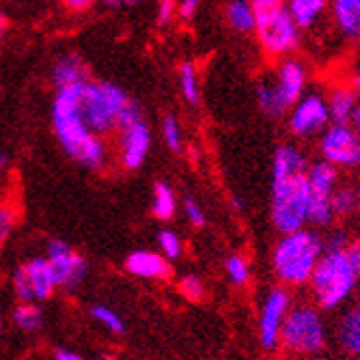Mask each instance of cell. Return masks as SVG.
<instances>
[{
    "mask_svg": "<svg viewBox=\"0 0 360 360\" xmlns=\"http://www.w3.org/2000/svg\"><path fill=\"white\" fill-rule=\"evenodd\" d=\"M285 5L291 13V18L296 20L300 30L313 28L328 9V0H285Z\"/></svg>",
    "mask_w": 360,
    "mask_h": 360,
    "instance_id": "obj_21",
    "label": "cell"
},
{
    "mask_svg": "<svg viewBox=\"0 0 360 360\" xmlns=\"http://www.w3.org/2000/svg\"><path fill=\"white\" fill-rule=\"evenodd\" d=\"M151 149V129L145 121H139L121 129V162L129 171H136L147 160Z\"/></svg>",
    "mask_w": 360,
    "mask_h": 360,
    "instance_id": "obj_14",
    "label": "cell"
},
{
    "mask_svg": "<svg viewBox=\"0 0 360 360\" xmlns=\"http://www.w3.org/2000/svg\"><path fill=\"white\" fill-rule=\"evenodd\" d=\"M224 15L236 32H255V9L250 0H231L224 9Z\"/></svg>",
    "mask_w": 360,
    "mask_h": 360,
    "instance_id": "obj_23",
    "label": "cell"
},
{
    "mask_svg": "<svg viewBox=\"0 0 360 360\" xmlns=\"http://www.w3.org/2000/svg\"><path fill=\"white\" fill-rule=\"evenodd\" d=\"M319 153L335 169L360 167V136L352 125L333 123L319 136Z\"/></svg>",
    "mask_w": 360,
    "mask_h": 360,
    "instance_id": "obj_10",
    "label": "cell"
},
{
    "mask_svg": "<svg viewBox=\"0 0 360 360\" xmlns=\"http://www.w3.org/2000/svg\"><path fill=\"white\" fill-rule=\"evenodd\" d=\"M89 80H91L89 70L78 54H68V56L58 58L52 68V82L56 89H68V86L82 84Z\"/></svg>",
    "mask_w": 360,
    "mask_h": 360,
    "instance_id": "obj_18",
    "label": "cell"
},
{
    "mask_svg": "<svg viewBox=\"0 0 360 360\" xmlns=\"http://www.w3.org/2000/svg\"><path fill=\"white\" fill-rule=\"evenodd\" d=\"M48 261L56 278V287L63 289H78L89 274L86 259L72 250V246L63 240L48 242Z\"/></svg>",
    "mask_w": 360,
    "mask_h": 360,
    "instance_id": "obj_12",
    "label": "cell"
},
{
    "mask_svg": "<svg viewBox=\"0 0 360 360\" xmlns=\"http://www.w3.org/2000/svg\"><path fill=\"white\" fill-rule=\"evenodd\" d=\"M289 304H291L289 291L283 287H276L268 293L264 307H261L259 341L266 349H274L281 343V330H283V323L289 313Z\"/></svg>",
    "mask_w": 360,
    "mask_h": 360,
    "instance_id": "obj_13",
    "label": "cell"
},
{
    "mask_svg": "<svg viewBox=\"0 0 360 360\" xmlns=\"http://www.w3.org/2000/svg\"><path fill=\"white\" fill-rule=\"evenodd\" d=\"M184 212H186V218H188V222H192L196 229H201V226H205L207 224V216H205V212H203V207L196 203L194 199H188L184 201Z\"/></svg>",
    "mask_w": 360,
    "mask_h": 360,
    "instance_id": "obj_36",
    "label": "cell"
},
{
    "mask_svg": "<svg viewBox=\"0 0 360 360\" xmlns=\"http://www.w3.org/2000/svg\"><path fill=\"white\" fill-rule=\"evenodd\" d=\"M177 9V0H160L158 5V22L160 24H169L175 15Z\"/></svg>",
    "mask_w": 360,
    "mask_h": 360,
    "instance_id": "obj_38",
    "label": "cell"
},
{
    "mask_svg": "<svg viewBox=\"0 0 360 360\" xmlns=\"http://www.w3.org/2000/svg\"><path fill=\"white\" fill-rule=\"evenodd\" d=\"M0 335H3V323H0Z\"/></svg>",
    "mask_w": 360,
    "mask_h": 360,
    "instance_id": "obj_50",
    "label": "cell"
},
{
    "mask_svg": "<svg viewBox=\"0 0 360 360\" xmlns=\"http://www.w3.org/2000/svg\"><path fill=\"white\" fill-rule=\"evenodd\" d=\"M345 255L352 261V266L356 268V272L360 274V238H356V240L349 242V246L345 248Z\"/></svg>",
    "mask_w": 360,
    "mask_h": 360,
    "instance_id": "obj_39",
    "label": "cell"
},
{
    "mask_svg": "<svg viewBox=\"0 0 360 360\" xmlns=\"http://www.w3.org/2000/svg\"><path fill=\"white\" fill-rule=\"evenodd\" d=\"M63 3L68 5L70 9H74V11H84V9L91 7L93 0H63Z\"/></svg>",
    "mask_w": 360,
    "mask_h": 360,
    "instance_id": "obj_42",
    "label": "cell"
},
{
    "mask_svg": "<svg viewBox=\"0 0 360 360\" xmlns=\"http://www.w3.org/2000/svg\"><path fill=\"white\" fill-rule=\"evenodd\" d=\"M91 317L100 326H104L106 330H110L112 335H123L125 333V321L121 319V315L117 311H112L110 307H106V304L91 307Z\"/></svg>",
    "mask_w": 360,
    "mask_h": 360,
    "instance_id": "obj_27",
    "label": "cell"
},
{
    "mask_svg": "<svg viewBox=\"0 0 360 360\" xmlns=\"http://www.w3.org/2000/svg\"><path fill=\"white\" fill-rule=\"evenodd\" d=\"M121 3V0H104V5H108V7H117Z\"/></svg>",
    "mask_w": 360,
    "mask_h": 360,
    "instance_id": "obj_45",
    "label": "cell"
},
{
    "mask_svg": "<svg viewBox=\"0 0 360 360\" xmlns=\"http://www.w3.org/2000/svg\"><path fill=\"white\" fill-rule=\"evenodd\" d=\"M13 321L22 333H37L44 323V313L37 304H20L13 311Z\"/></svg>",
    "mask_w": 360,
    "mask_h": 360,
    "instance_id": "obj_26",
    "label": "cell"
},
{
    "mask_svg": "<svg viewBox=\"0 0 360 360\" xmlns=\"http://www.w3.org/2000/svg\"><path fill=\"white\" fill-rule=\"evenodd\" d=\"M158 246L162 250V257L165 259H179L181 257V240L175 231H171V229H165V231L158 233Z\"/></svg>",
    "mask_w": 360,
    "mask_h": 360,
    "instance_id": "obj_31",
    "label": "cell"
},
{
    "mask_svg": "<svg viewBox=\"0 0 360 360\" xmlns=\"http://www.w3.org/2000/svg\"><path fill=\"white\" fill-rule=\"evenodd\" d=\"M307 89V68L296 58H283L272 76L261 78L255 86L257 104L270 117H281L296 106Z\"/></svg>",
    "mask_w": 360,
    "mask_h": 360,
    "instance_id": "obj_4",
    "label": "cell"
},
{
    "mask_svg": "<svg viewBox=\"0 0 360 360\" xmlns=\"http://www.w3.org/2000/svg\"><path fill=\"white\" fill-rule=\"evenodd\" d=\"M255 9V32L268 56L287 58L300 44V28L285 0H250Z\"/></svg>",
    "mask_w": 360,
    "mask_h": 360,
    "instance_id": "obj_3",
    "label": "cell"
},
{
    "mask_svg": "<svg viewBox=\"0 0 360 360\" xmlns=\"http://www.w3.org/2000/svg\"><path fill=\"white\" fill-rule=\"evenodd\" d=\"M15 226V210L11 205H0V246L11 236Z\"/></svg>",
    "mask_w": 360,
    "mask_h": 360,
    "instance_id": "obj_35",
    "label": "cell"
},
{
    "mask_svg": "<svg viewBox=\"0 0 360 360\" xmlns=\"http://www.w3.org/2000/svg\"><path fill=\"white\" fill-rule=\"evenodd\" d=\"M333 18L341 35L347 39L360 37V0H330Z\"/></svg>",
    "mask_w": 360,
    "mask_h": 360,
    "instance_id": "obj_20",
    "label": "cell"
},
{
    "mask_svg": "<svg viewBox=\"0 0 360 360\" xmlns=\"http://www.w3.org/2000/svg\"><path fill=\"white\" fill-rule=\"evenodd\" d=\"M179 86H181V95L184 100L192 106L199 104L201 100V91H199V74H196L194 63L186 60L179 68Z\"/></svg>",
    "mask_w": 360,
    "mask_h": 360,
    "instance_id": "obj_25",
    "label": "cell"
},
{
    "mask_svg": "<svg viewBox=\"0 0 360 360\" xmlns=\"http://www.w3.org/2000/svg\"><path fill=\"white\" fill-rule=\"evenodd\" d=\"M311 188L307 173L272 181V222L278 233L300 231L309 222Z\"/></svg>",
    "mask_w": 360,
    "mask_h": 360,
    "instance_id": "obj_7",
    "label": "cell"
},
{
    "mask_svg": "<svg viewBox=\"0 0 360 360\" xmlns=\"http://www.w3.org/2000/svg\"><path fill=\"white\" fill-rule=\"evenodd\" d=\"M339 345L354 358H360V307L343 313L337 326Z\"/></svg>",
    "mask_w": 360,
    "mask_h": 360,
    "instance_id": "obj_22",
    "label": "cell"
},
{
    "mask_svg": "<svg viewBox=\"0 0 360 360\" xmlns=\"http://www.w3.org/2000/svg\"><path fill=\"white\" fill-rule=\"evenodd\" d=\"M129 97L119 84L106 80H89L82 84L80 112L86 127L95 136L108 134L117 127L119 112L125 108Z\"/></svg>",
    "mask_w": 360,
    "mask_h": 360,
    "instance_id": "obj_6",
    "label": "cell"
},
{
    "mask_svg": "<svg viewBox=\"0 0 360 360\" xmlns=\"http://www.w3.org/2000/svg\"><path fill=\"white\" fill-rule=\"evenodd\" d=\"M54 360H82V356L76 352H70V349H58L54 354Z\"/></svg>",
    "mask_w": 360,
    "mask_h": 360,
    "instance_id": "obj_43",
    "label": "cell"
},
{
    "mask_svg": "<svg viewBox=\"0 0 360 360\" xmlns=\"http://www.w3.org/2000/svg\"><path fill=\"white\" fill-rule=\"evenodd\" d=\"M102 360H117V358H112V356H104Z\"/></svg>",
    "mask_w": 360,
    "mask_h": 360,
    "instance_id": "obj_49",
    "label": "cell"
},
{
    "mask_svg": "<svg viewBox=\"0 0 360 360\" xmlns=\"http://www.w3.org/2000/svg\"><path fill=\"white\" fill-rule=\"evenodd\" d=\"M11 285H13V293L20 300V304H30L35 300V291H32V285H30V278H28L24 266L15 268V272L11 276Z\"/></svg>",
    "mask_w": 360,
    "mask_h": 360,
    "instance_id": "obj_30",
    "label": "cell"
},
{
    "mask_svg": "<svg viewBox=\"0 0 360 360\" xmlns=\"http://www.w3.org/2000/svg\"><path fill=\"white\" fill-rule=\"evenodd\" d=\"M125 270L132 276L149 278V281H162V278H169V274H171L169 261L153 250L129 252L125 259Z\"/></svg>",
    "mask_w": 360,
    "mask_h": 360,
    "instance_id": "obj_15",
    "label": "cell"
},
{
    "mask_svg": "<svg viewBox=\"0 0 360 360\" xmlns=\"http://www.w3.org/2000/svg\"><path fill=\"white\" fill-rule=\"evenodd\" d=\"M356 210V192L349 188H337L333 194V212L335 216H347Z\"/></svg>",
    "mask_w": 360,
    "mask_h": 360,
    "instance_id": "obj_32",
    "label": "cell"
},
{
    "mask_svg": "<svg viewBox=\"0 0 360 360\" xmlns=\"http://www.w3.org/2000/svg\"><path fill=\"white\" fill-rule=\"evenodd\" d=\"M199 5H201V0H179V15L184 20H192Z\"/></svg>",
    "mask_w": 360,
    "mask_h": 360,
    "instance_id": "obj_40",
    "label": "cell"
},
{
    "mask_svg": "<svg viewBox=\"0 0 360 360\" xmlns=\"http://www.w3.org/2000/svg\"><path fill=\"white\" fill-rule=\"evenodd\" d=\"M177 212V199L175 192L169 184L158 181L153 186V199H151V214L158 220H171Z\"/></svg>",
    "mask_w": 360,
    "mask_h": 360,
    "instance_id": "obj_24",
    "label": "cell"
},
{
    "mask_svg": "<svg viewBox=\"0 0 360 360\" xmlns=\"http://www.w3.org/2000/svg\"><path fill=\"white\" fill-rule=\"evenodd\" d=\"M82 84L56 91L52 102V127L65 153L72 160H76L78 165L97 171L106 162V143L100 136H95L82 119L80 112Z\"/></svg>",
    "mask_w": 360,
    "mask_h": 360,
    "instance_id": "obj_1",
    "label": "cell"
},
{
    "mask_svg": "<svg viewBox=\"0 0 360 360\" xmlns=\"http://www.w3.org/2000/svg\"><path fill=\"white\" fill-rule=\"evenodd\" d=\"M339 169L323 160L311 162L307 169V181L311 188L309 222L313 226H328L337 218L333 212V194L337 190Z\"/></svg>",
    "mask_w": 360,
    "mask_h": 360,
    "instance_id": "obj_9",
    "label": "cell"
},
{
    "mask_svg": "<svg viewBox=\"0 0 360 360\" xmlns=\"http://www.w3.org/2000/svg\"><path fill=\"white\" fill-rule=\"evenodd\" d=\"M179 291H181V296L196 302V300H201L205 296V285L199 276H194V274H186L181 281H179Z\"/></svg>",
    "mask_w": 360,
    "mask_h": 360,
    "instance_id": "obj_33",
    "label": "cell"
},
{
    "mask_svg": "<svg viewBox=\"0 0 360 360\" xmlns=\"http://www.w3.org/2000/svg\"><path fill=\"white\" fill-rule=\"evenodd\" d=\"M24 268H26V274L30 278L32 291H35V300H39V302L50 300L54 289H56V278H54V272H52L48 257L30 259Z\"/></svg>",
    "mask_w": 360,
    "mask_h": 360,
    "instance_id": "obj_17",
    "label": "cell"
},
{
    "mask_svg": "<svg viewBox=\"0 0 360 360\" xmlns=\"http://www.w3.org/2000/svg\"><path fill=\"white\" fill-rule=\"evenodd\" d=\"M139 121H143V112H141V108H139V104H136V102L129 100V102L125 104V108L119 112L117 127H119V129H125V127L134 125V123H139Z\"/></svg>",
    "mask_w": 360,
    "mask_h": 360,
    "instance_id": "obj_34",
    "label": "cell"
},
{
    "mask_svg": "<svg viewBox=\"0 0 360 360\" xmlns=\"http://www.w3.org/2000/svg\"><path fill=\"white\" fill-rule=\"evenodd\" d=\"M349 246V240L343 231H335L330 236L323 238V255L330 252H345V248Z\"/></svg>",
    "mask_w": 360,
    "mask_h": 360,
    "instance_id": "obj_37",
    "label": "cell"
},
{
    "mask_svg": "<svg viewBox=\"0 0 360 360\" xmlns=\"http://www.w3.org/2000/svg\"><path fill=\"white\" fill-rule=\"evenodd\" d=\"M356 210L360 212V188L356 190Z\"/></svg>",
    "mask_w": 360,
    "mask_h": 360,
    "instance_id": "obj_46",
    "label": "cell"
},
{
    "mask_svg": "<svg viewBox=\"0 0 360 360\" xmlns=\"http://www.w3.org/2000/svg\"><path fill=\"white\" fill-rule=\"evenodd\" d=\"M224 270H226V276L233 285L242 287L248 283L250 278V268L246 264V259L242 255H229L226 261H224Z\"/></svg>",
    "mask_w": 360,
    "mask_h": 360,
    "instance_id": "obj_28",
    "label": "cell"
},
{
    "mask_svg": "<svg viewBox=\"0 0 360 360\" xmlns=\"http://www.w3.org/2000/svg\"><path fill=\"white\" fill-rule=\"evenodd\" d=\"M281 343L285 349L300 356L319 354L326 345V323L319 309L311 304L293 307L283 323Z\"/></svg>",
    "mask_w": 360,
    "mask_h": 360,
    "instance_id": "obj_8",
    "label": "cell"
},
{
    "mask_svg": "<svg viewBox=\"0 0 360 360\" xmlns=\"http://www.w3.org/2000/svg\"><path fill=\"white\" fill-rule=\"evenodd\" d=\"M323 257V238L311 229H300L283 236L272 250V270L283 285L300 287L313 276Z\"/></svg>",
    "mask_w": 360,
    "mask_h": 360,
    "instance_id": "obj_2",
    "label": "cell"
},
{
    "mask_svg": "<svg viewBox=\"0 0 360 360\" xmlns=\"http://www.w3.org/2000/svg\"><path fill=\"white\" fill-rule=\"evenodd\" d=\"M328 125H330L328 102L319 93H304L302 100L291 108L289 129L291 134H296L300 139L321 134Z\"/></svg>",
    "mask_w": 360,
    "mask_h": 360,
    "instance_id": "obj_11",
    "label": "cell"
},
{
    "mask_svg": "<svg viewBox=\"0 0 360 360\" xmlns=\"http://www.w3.org/2000/svg\"><path fill=\"white\" fill-rule=\"evenodd\" d=\"M162 136H165V143L171 151H175V153L181 151L184 136H181V125L175 115H167L165 121H162Z\"/></svg>",
    "mask_w": 360,
    "mask_h": 360,
    "instance_id": "obj_29",
    "label": "cell"
},
{
    "mask_svg": "<svg viewBox=\"0 0 360 360\" xmlns=\"http://www.w3.org/2000/svg\"><path fill=\"white\" fill-rule=\"evenodd\" d=\"M307 169H309L307 155L300 149L293 147V145H281L274 151V158H272V181L307 173Z\"/></svg>",
    "mask_w": 360,
    "mask_h": 360,
    "instance_id": "obj_16",
    "label": "cell"
},
{
    "mask_svg": "<svg viewBox=\"0 0 360 360\" xmlns=\"http://www.w3.org/2000/svg\"><path fill=\"white\" fill-rule=\"evenodd\" d=\"M354 93H356V97H358V106H356V112H354V119H352V127L358 132V136H360V74L354 78Z\"/></svg>",
    "mask_w": 360,
    "mask_h": 360,
    "instance_id": "obj_41",
    "label": "cell"
},
{
    "mask_svg": "<svg viewBox=\"0 0 360 360\" xmlns=\"http://www.w3.org/2000/svg\"><path fill=\"white\" fill-rule=\"evenodd\" d=\"M121 3H125V5H136V3H141V0H121Z\"/></svg>",
    "mask_w": 360,
    "mask_h": 360,
    "instance_id": "obj_47",
    "label": "cell"
},
{
    "mask_svg": "<svg viewBox=\"0 0 360 360\" xmlns=\"http://www.w3.org/2000/svg\"><path fill=\"white\" fill-rule=\"evenodd\" d=\"M3 167H5V155L0 153V169H3Z\"/></svg>",
    "mask_w": 360,
    "mask_h": 360,
    "instance_id": "obj_48",
    "label": "cell"
},
{
    "mask_svg": "<svg viewBox=\"0 0 360 360\" xmlns=\"http://www.w3.org/2000/svg\"><path fill=\"white\" fill-rule=\"evenodd\" d=\"M360 274L352 266L345 252H330L319 259L309 281L313 298L319 309L333 311L341 307L356 289Z\"/></svg>",
    "mask_w": 360,
    "mask_h": 360,
    "instance_id": "obj_5",
    "label": "cell"
},
{
    "mask_svg": "<svg viewBox=\"0 0 360 360\" xmlns=\"http://www.w3.org/2000/svg\"><path fill=\"white\" fill-rule=\"evenodd\" d=\"M5 32H7V18L3 11H0V44H3V39H5Z\"/></svg>",
    "mask_w": 360,
    "mask_h": 360,
    "instance_id": "obj_44",
    "label": "cell"
},
{
    "mask_svg": "<svg viewBox=\"0 0 360 360\" xmlns=\"http://www.w3.org/2000/svg\"><path fill=\"white\" fill-rule=\"evenodd\" d=\"M328 102V112H330V121L333 123H341V125H349L358 106V97L354 93L352 86H335L330 91V95L326 97Z\"/></svg>",
    "mask_w": 360,
    "mask_h": 360,
    "instance_id": "obj_19",
    "label": "cell"
}]
</instances>
